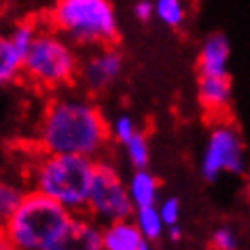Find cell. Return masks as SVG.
<instances>
[{
    "mask_svg": "<svg viewBox=\"0 0 250 250\" xmlns=\"http://www.w3.org/2000/svg\"><path fill=\"white\" fill-rule=\"evenodd\" d=\"M110 142L102 110L85 96H58L45 106L36 132V151L100 159Z\"/></svg>",
    "mask_w": 250,
    "mask_h": 250,
    "instance_id": "6da1fadb",
    "label": "cell"
},
{
    "mask_svg": "<svg viewBox=\"0 0 250 250\" xmlns=\"http://www.w3.org/2000/svg\"><path fill=\"white\" fill-rule=\"evenodd\" d=\"M96 159L81 155H53L36 151L28 166V180L34 191L55 199L72 214H87Z\"/></svg>",
    "mask_w": 250,
    "mask_h": 250,
    "instance_id": "7a4b0ae2",
    "label": "cell"
},
{
    "mask_svg": "<svg viewBox=\"0 0 250 250\" xmlns=\"http://www.w3.org/2000/svg\"><path fill=\"white\" fill-rule=\"evenodd\" d=\"M47 23L81 47L115 45L119 39V21L110 0H55Z\"/></svg>",
    "mask_w": 250,
    "mask_h": 250,
    "instance_id": "3957f363",
    "label": "cell"
},
{
    "mask_svg": "<svg viewBox=\"0 0 250 250\" xmlns=\"http://www.w3.org/2000/svg\"><path fill=\"white\" fill-rule=\"evenodd\" d=\"M72 212L39 191H26L17 208L2 221V233L17 250H42L72 221Z\"/></svg>",
    "mask_w": 250,
    "mask_h": 250,
    "instance_id": "277c9868",
    "label": "cell"
},
{
    "mask_svg": "<svg viewBox=\"0 0 250 250\" xmlns=\"http://www.w3.org/2000/svg\"><path fill=\"white\" fill-rule=\"evenodd\" d=\"M81 60L72 42L53 28H39L32 45L23 53L21 79L42 91L72 85L79 77Z\"/></svg>",
    "mask_w": 250,
    "mask_h": 250,
    "instance_id": "5b68a950",
    "label": "cell"
},
{
    "mask_svg": "<svg viewBox=\"0 0 250 250\" xmlns=\"http://www.w3.org/2000/svg\"><path fill=\"white\" fill-rule=\"evenodd\" d=\"M87 214L100 225L119 221V218H132L134 214V204L127 193V183L123 180L119 167L106 157L96 159Z\"/></svg>",
    "mask_w": 250,
    "mask_h": 250,
    "instance_id": "8992f818",
    "label": "cell"
},
{
    "mask_svg": "<svg viewBox=\"0 0 250 250\" xmlns=\"http://www.w3.org/2000/svg\"><path fill=\"white\" fill-rule=\"evenodd\" d=\"M244 167H246V151L237 127L225 117L214 119L199 159L202 178L214 183L223 174H242Z\"/></svg>",
    "mask_w": 250,
    "mask_h": 250,
    "instance_id": "52a82bcc",
    "label": "cell"
},
{
    "mask_svg": "<svg viewBox=\"0 0 250 250\" xmlns=\"http://www.w3.org/2000/svg\"><path fill=\"white\" fill-rule=\"evenodd\" d=\"M123 72V55L115 45L96 47L79 66V81L85 91L102 93L115 85Z\"/></svg>",
    "mask_w": 250,
    "mask_h": 250,
    "instance_id": "ba28073f",
    "label": "cell"
},
{
    "mask_svg": "<svg viewBox=\"0 0 250 250\" xmlns=\"http://www.w3.org/2000/svg\"><path fill=\"white\" fill-rule=\"evenodd\" d=\"M42 250H102V225L89 214H74L66 229Z\"/></svg>",
    "mask_w": 250,
    "mask_h": 250,
    "instance_id": "9c48e42d",
    "label": "cell"
},
{
    "mask_svg": "<svg viewBox=\"0 0 250 250\" xmlns=\"http://www.w3.org/2000/svg\"><path fill=\"white\" fill-rule=\"evenodd\" d=\"M233 85L229 77H199L197 104L210 119H221L229 112Z\"/></svg>",
    "mask_w": 250,
    "mask_h": 250,
    "instance_id": "30bf717a",
    "label": "cell"
},
{
    "mask_svg": "<svg viewBox=\"0 0 250 250\" xmlns=\"http://www.w3.org/2000/svg\"><path fill=\"white\" fill-rule=\"evenodd\" d=\"M229 58H231V45L227 36L221 32L210 34L202 42L197 53L199 77H229Z\"/></svg>",
    "mask_w": 250,
    "mask_h": 250,
    "instance_id": "8fae6325",
    "label": "cell"
},
{
    "mask_svg": "<svg viewBox=\"0 0 250 250\" xmlns=\"http://www.w3.org/2000/svg\"><path fill=\"white\" fill-rule=\"evenodd\" d=\"M146 240L132 218L102 225V250H142Z\"/></svg>",
    "mask_w": 250,
    "mask_h": 250,
    "instance_id": "7c38bea8",
    "label": "cell"
},
{
    "mask_svg": "<svg viewBox=\"0 0 250 250\" xmlns=\"http://www.w3.org/2000/svg\"><path fill=\"white\" fill-rule=\"evenodd\" d=\"M125 183H127V193H129L134 208L155 206L159 202V180L148 167L134 170L132 176L125 180Z\"/></svg>",
    "mask_w": 250,
    "mask_h": 250,
    "instance_id": "4fadbf2b",
    "label": "cell"
},
{
    "mask_svg": "<svg viewBox=\"0 0 250 250\" xmlns=\"http://www.w3.org/2000/svg\"><path fill=\"white\" fill-rule=\"evenodd\" d=\"M23 55L9 36H0V89L21 79Z\"/></svg>",
    "mask_w": 250,
    "mask_h": 250,
    "instance_id": "5bb4252c",
    "label": "cell"
},
{
    "mask_svg": "<svg viewBox=\"0 0 250 250\" xmlns=\"http://www.w3.org/2000/svg\"><path fill=\"white\" fill-rule=\"evenodd\" d=\"M132 221L136 223V227L140 229L142 237L153 244L164 237L166 233V225L159 216V210H157V204L155 206H142V208H134V214H132Z\"/></svg>",
    "mask_w": 250,
    "mask_h": 250,
    "instance_id": "9a60e30c",
    "label": "cell"
},
{
    "mask_svg": "<svg viewBox=\"0 0 250 250\" xmlns=\"http://www.w3.org/2000/svg\"><path fill=\"white\" fill-rule=\"evenodd\" d=\"M123 151L127 164L134 170H142V167H148V164H151V145H148L146 134L140 132V129L123 145Z\"/></svg>",
    "mask_w": 250,
    "mask_h": 250,
    "instance_id": "2e32d148",
    "label": "cell"
},
{
    "mask_svg": "<svg viewBox=\"0 0 250 250\" xmlns=\"http://www.w3.org/2000/svg\"><path fill=\"white\" fill-rule=\"evenodd\" d=\"M153 9L155 17L172 30H178L187 21V9L183 0H153Z\"/></svg>",
    "mask_w": 250,
    "mask_h": 250,
    "instance_id": "e0dca14e",
    "label": "cell"
},
{
    "mask_svg": "<svg viewBox=\"0 0 250 250\" xmlns=\"http://www.w3.org/2000/svg\"><path fill=\"white\" fill-rule=\"evenodd\" d=\"M23 193L26 191H23L20 185H15L13 180L0 176V218H2V221L17 208Z\"/></svg>",
    "mask_w": 250,
    "mask_h": 250,
    "instance_id": "ac0fdd59",
    "label": "cell"
},
{
    "mask_svg": "<svg viewBox=\"0 0 250 250\" xmlns=\"http://www.w3.org/2000/svg\"><path fill=\"white\" fill-rule=\"evenodd\" d=\"M39 23L36 21H21V23H17V26L11 30V34H9V39L11 42L20 49V53L23 55L30 49V45H32V41L36 39V34H39Z\"/></svg>",
    "mask_w": 250,
    "mask_h": 250,
    "instance_id": "d6986e66",
    "label": "cell"
},
{
    "mask_svg": "<svg viewBox=\"0 0 250 250\" xmlns=\"http://www.w3.org/2000/svg\"><path fill=\"white\" fill-rule=\"evenodd\" d=\"M212 250H240V235L231 225H218L210 235Z\"/></svg>",
    "mask_w": 250,
    "mask_h": 250,
    "instance_id": "ffe728a7",
    "label": "cell"
},
{
    "mask_svg": "<svg viewBox=\"0 0 250 250\" xmlns=\"http://www.w3.org/2000/svg\"><path fill=\"white\" fill-rule=\"evenodd\" d=\"M108 127H110V140L119 142V145H125V142L138 132V125H136L134 117H129V115H117L115 121H112Z\"/></svg>",
    "mask_w": 250,
    "mask_h": 250,
    "instance_id": "44dd1931",
    "label": "cell"
},
{
    "mask_svg": "<svg viewBox=\"0 0 250 250\" xmlns=\"http://www.w3.org/2000/svg\"><path fill=\"white\" fill-rule=\"evenodd\" d=\"M157 210L159 216L164 221L166 227H172V225H180V212H183V206H180L178 197H166L157 202Z\"/></svg>",
    "mask_w": 250,
    "mask_h": 250,
    "instance_id": "7402d4cb",
    "label": "cell"
},
{
    "mask_svg": "<svg viewBox=\"0 0 250 250\" xmlns=\"http://www.w3.org/2000/svg\"><path fill=\"white\" fill-rule=\"evenodd\" d=\"M134 15L138 21H148L155 17V9H153V2H148V0H138V2L134 4Z\"/></svg>",
    "mask_w": 250,
    "mask_h": 250,
    "instance_id": "603a6c76",
    "label": "cell"
},
{
    "mask_svg": "<svg viewBox=\"0 0 250 250\" xmlns=\"http://www.w3.org/2000/svg\"><path fill=\"white\" fill-rule=\"evenodd\" d=\"M167 231V237H170L172 242H178L180 237H183V227L180 225H172V227H166Z\"/></svg>",
    "mask_w": 250,
    "mask_h": 250,
    "instance_id": "cb8c5ba5",
    "label": "cell"
},
{
    "mask_svg": "<svg viewBox=\"0 0 250 250\" xmlns=\"http://www.w3.org/2000/svg\"><path fill=\"white\" fill-rule=\"evenodd\" d=\"M0 250H17V248L13 246V242H11L9 237L2 233V235H0Z\"/></svg>",
    "mask_w": 250,
    "mask_h": 250,
    "instance_id": "d4e9b609",
    "label": "cell"
},
{
    "mask_svg": "<svg viewBox=\"0 0 250 250\" xmlns=\"http://www.w3.org/2000/svg\"><path fill=\"white\" fill-rule=\"evenodd\" d=\"M142 250H153V246H151V244H148V242H146V244H145V246H142Z\"/></svg>",
    "mask_w": 250,
    "mask_h": 250,
    "instance_id": "484cf974",
    "label": "cell"
},
{
    "mask_svg": "<svg viewBox=\"0 0 250 250\" xmlns=\"http://www.w3.org/2000/svg\"><path fill=\"white\" fill-rule=\"evenodd\" d=\"M0 235H2V218H0Z\"/></svg>",
    "mask_w": 250,
    "mask_h": 250,
    "instance_id": "4316f807",
    "label": "cell"
}]
</instances>
